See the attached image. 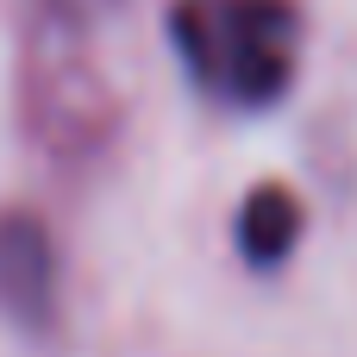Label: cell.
I'll list each match as a JSON object with an SVG mask.
<instances>
[{
  "instance_id": "obj_1",
  "label": "cell",
  "mask_w": 357,
  "mask_h": 357,
  "mask_svg": "<svg viewBox=\"0 0 357 357\" xmlns=\"http://www.w3.org/2000/svg\"><path fill=\"white\" fill-rule=\"evenodd\" d=\"M169 44L201 94L257 113L295 88L301 69V6L295 0H176Z\"/></svg>"
},
{
  "instance_id": "obj_2",
  "label": "cell",
  "mask_w": 357,
  "mask_h": 357,
  "mask_svg": "<svg viewBox=\"0 0 357 357\" xmlns=\"http://www.w3.org/2000/svg\"><path fill=\"white\" fill-rule=\"evenodd\" d=\"M56 307H63V282H56L50 226L25 207H0V320L31 339H50Z\"/></svg>"
},
{
  "instance_id": "obj_3",
  "label": "cell",
  "mask_w": 357,
  "mask_h": 357,
  "mask_svg": "<svg viewBox=\"0 0 357 357\" xmlns=\"http://www.w3.org/2000/svg\"><path fill=\"white\" fill-rule=\"evenodd\" d=\"M301 226H307V213H301V201H295L282 182L251 188V195H245V213H238V251H245V264H251V270L289 264V251L301 245Z\"/></svg>"
}]
</instances>
